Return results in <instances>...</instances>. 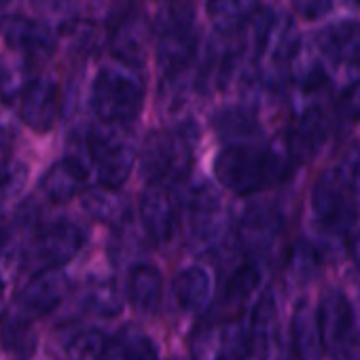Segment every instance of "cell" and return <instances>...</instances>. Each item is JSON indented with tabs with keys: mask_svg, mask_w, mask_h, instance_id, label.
Masks as SVG:
<instances>
[{
	"mask_svg": "<svg viewBox=\"0 0 360 360\" xmlns=\"http://www.w3.org/2000/svg\"><path fill=\"white\" fill-rule=\"evenodd\" d=\"M246 324L257 356L261 360H274L280 347V307L274 290H265L259 297Z\"/></svg>",
	"mask_w": 360,
	"mask_h": 360,
	"instance_id": "7c38bea8",
	"label": "cell"
},
{
	"mask_svg": "<svg viewBox=\"0 0 360 360\" xmlns=\"http://www.w3.org/2000/svg\"><path fill=\"white\" fill-rule=\"evenodd\" d=\"M339 121L343 125H358L360 123V83L352 85L339 100Z\"/></svg>",
	"mask_w": 360,
	"mask_h": 360,
	"instance_id": "e575fe53",
	"label": "cell"
},
{
	"mask_svg": "<svg viewBox=\"0 0 360 360\" xmlns=\"http://www.w3.org/2000/svg\"><path fill=\"white\" fill-rule=\"evenodd\" d=\"M297 79H299V85L301 89L305 91H318L322 89L328 79H326V72L322 70V66L318 62H305L299 66V72H297Z\"/></svg>",
	"mask_w": 360,
	"mask_h": 360,
	"instance_id": "8d00e7d4",
	"label": "cell"
},
{
	"mask_svg": "<svg viewBox=\"0 0 360 360\" xmlns=\"http://www.w3.org/2000/svg\"><path fill=\"white\" fill-rule=\"evenodd\" d=\"M138 208H140L142 227L153 242L165 244L174 240L180 225L178 200L174 198V193H169L159 185H150L142 193Z\"/></svg>",
	"mask_w": 360,
	"mask_h": 360,
	"instance_id": "9c48e42d",
	"label": "cell"
},
{
	"mask_svg": "<svg viewBox=\"0 0 360 360\" xmlns=\"http://www.w3.org/2000/svg\"><path fill=\"white\" fill-rule=\"evenodd\" d=\"M189 345L193 360H246L252 352L248 324L238 318L195 328Z\"/></svg>",
	"mask_w": 360,
	"mask_h": 360,
	"instance_id": "8992f818",
	"label": "cell"
},
{
	"mask_svg": "<svg viewBox=\"0 0 360 360\" xmlns=\"http://www.w3.org/2000/svg\"><path fill=\"white\" fill-rule=\"evenodd\" d=\"M322 269V252L307 240H299L290 246L286 255V274L290 280L305 284L314 280Z\"/></svg>",
	"mask_w": 360,
	"mask_h": 360,
	"instance_id": "f546056e",
	"label": "cell"
},
{
	"mask_svg": "<svg viewBox=\"0 0 360 360\" xmlns=\"http://www.w3.org/2000/svg\"><path fill=\"white\" fill-rule=\"evenodd\" d=\"M333 5H335V0H292L295 13L305 22L322 20L324 15L330 13Z\"/></svg>",
	"mask_w": 360,
	"mask_h": 360,
	"instance_id": "d590c367",
	"label": "cell"
},
{
	"mask_svg": "<svg viewBox=\"0 0 360 360\" xmlns=\"http://www.w3.org/2000/svg\"><path fill=\"white\" fill-rule=\"evenodd\" d=\"M322 347L333 360H360V316L341 288H326L316 309Z\"/></svg>",
	"mask_w": 360,
	"mask_h": 360,
	"instance_id": "3957f363",
	"label": "cell"
},
{
	"mask_svg": "<svg viewBox=\"0 0 360 360\" xmlns=\"http://www.w3.org/2000/svg\"><path fill=\"white\" fill-rule=\"evenodd\" d=\"M212 127L221 136V140H227L231 144L250 142L259 134V119L252 108L248 106H225L212 117Z\"/></svg>",
	"mask_w": 360,
	"mask_h": 360,
	"instance_id": "cb8c5ba5",
	"label": "cell"
},
{
	"mask_svg": "<svg viewBox=\"0 0 360 360\" xmlns=\"http://www.w3.org/2000/svg\"><path fill=\"white\" fill-rule=\"evenodd\" d=\"M110 343V335L98 326H85L72 330L64 341V352L68 360H104Z\"/></svg>",
	"mask_w": 360,
	"mask_h": 360,
	"instance_id": "f1b7e54d",
	"label": "cell"
},
{
	"mask_svg": "<svg viewBox=\"0 0 360 360\" xmlns=\"http://www.w3.org/2000/svg\"><path fill=\"white\" fill-rule=\"evenodd\" d=\"M198 43H200V39H198L193 26L159 34V43H157L159 68L167 77H176L183 70H187L198 56Z\"/></svg>",
	"mask_w": 360,
	"mask_h": 360,
	"instance_id": "2e32d148",
	"label": "cell"
},
{
	"mask_svg": "<svg viewBox=\"0 0 360 360\" xmlns=\"http://www.w3.org/2000/svg\"><path fill=\"white\" fill-rule=\"evenodd\" d=\"M246 360H261V358H259V356H255V358H250V356H248Z\"/></svg>",
	"mask_w": 360,
	"mask_h": 360,
	"instance_id": "b9f144b4",
	"label": "cell"
},
{
	"mask_svg": "<svg viewBox=\"0 0 360 360\" xmlns=\"http://www.w3.org/2000/svg\"><path fill=\"white\" fill-rule=\"evenodd\" d=\"M206 9L217 30L236 32L255 18L259 0H208Z\"/></svg>",
	"mask_w": 360,
	"mask_h": 360,
	"instance_id": "4316f807",
	"label": "cell"
},
{
	"mask_svg": "<svg viewBox=\"0 0 360 360\" xmlns=\"http://www.w3.org/2000/svg\"><path fill=\"white\" fill-rule=\"evenodd\" d=\"M83 309L96 318H117L125 307V297L119 284L112 278L91 280L81 297Z\"/></svg>",
	"mask_w": 360,
	"mask_h": 360,
	"instance_id": "d4e9b609",
	"label": "cell"
},
{
	"mask_svg": "<svg viewBox=\"0 0 360 360\" xmlns=\"http://www.w3.org/2000/svg\"><path fill=\"white\" fill-rule=\"evenodd\" d=\"M0 32H3L5 43L15 49L22 51L26 56H49L56 49V34L53 30L37 20H28V18H5L0 22Z\"/></svg>",
	"mask_w": 360,
	"mask_h": 360,
	"instance_id": "5bb4252c",
	"label": "cell"
},
{
	"mask_svg": "<svg viewBox=\"0 0 360 360\" xmlns=\"http://www.w3.org/2000/svg\"><path fill=\"white\" fill-rule=\"evenodd\" d=\"M290 339L297 360H320L324 354L320 326L316 318V309L307 301H301L295 307L290 320Z\"/></svg>",
	"mask_w": 360,
	"mask_h": 360,
	"instance_id": "44dd1931",
	"label": "cell"
},
{
	"mask_svg": "<svg viewBox=\"0 0 360 360\" xmlns=\"http://www.w3.org/2000/svg\"><path fill=\"white\" fill-rule=\"evenodd\" d=\"M352 255H354V259L360 263V233L354 238V242H352Z\"/></svg>",
	"mask_w": 360,
	"mask_h": 360,
	"instance_id": "f35d334b",
	"label": "cell"
},
{
	"mask_svg": "<svg viewBox=\"0 0 360 360\" xmlns=\"http://www.w3.org/2000/svg\"><path fill=\"white\" fill-rule=\"evenodd\" d=\"M85 246V231L68 221H58L43 227L32 244V259L41 269L62 267L70 263Z\"/></svg>",
	"mask_w": 360,
	"mask_h": 360,
	"instance_id": "ba28073f",
	"label": "cell"
},
{
	"mask_svg": "<svg viewBox=\"0 0 360 360\" xmlns=\"http://www.w3.org/2000/svg\"><path fill=\"white\" fill-rule=\"evenodd\" d=\"M87 148L91 163L96 167V176L102 187L119 189L131 174L136 150L112 125L104 129L91 131L87 138Z\"/></svg>",
	"mask_w": 360,
	"mask_h": 360,
	"instance_id": "52a82bcc",
	"label": "cell"
},
{
	"mask_svg": "<svg viewBox=\"0 0 360 360\" xmlns=\"http://www.w3.org/2000/svg\"><path fill=\"white\" fill-rule=\"evenodd\" d=\"M193 20H195V9L191 0H167L155 18V30L157 34H163L172 30L191 28Z\"/></svg>",
	"mask_w": 360,
	"mask_h": 360,
	"instance_id": "d6a6232c",
	"label": "cell"
},
{
	"mask_svg": "<svg viewBox=\"0 0 360 360\" xmlns=\"http://www.w3.org/2000/svg\"><path fill=\"white\" fill-rule=\"evenodd\" d=\"M89 180L87 165L77 157H64L56 161L41 178V191L53 204H64L85 191Z\"/></svg>",
	"mask_w": 360,
	"mask_h": 360,
	"instance_id": "9a60e30c",
	"label": "cell"
},
{
	"mask_svg": "<svg viewBox=\"0 0 360 360\" xmlns=\"http://www.w3.org/2000/svg\"><path fill=\"white\" fill-rule=\"evenodd\" d=\"M5 140H7V138H5V134H3V131H0V148H3V144H5Z\"/></svg>",
	"mask_w": 360,
	"mask_h": 360,
	"instance_id": "60d3db41",
	"label": "cell"
},
{
	"mask_svg": "<svg viewBox=\"0 0 360 360\" xmlns=\"http://www.w3.org/2000/svg\"><path fill=\"white\" fill-rule=\"evenodd\" d=\"M0 343L20 360H28L37 352L39 337L32 326V316L18 303L0 316Z\"/></svg>",
	"mask_w": 360,
	"mask_h": 360,
	"instance_id": "e0dca14e",
	"label": "cell"
},
{
	"mask_svg": "<svg viewBox=\"0 0 360 360\" xmlns=\"http://www.w3.org/2000/svg\"><path fill=\"white\" fill-rule=\"evenodd\" d=\"M316 45L324 58L345 68H360V22L339 20L316 34Z\"/></svg>",
	"mask_w": 360,
	"mask_h": 360,
	"instance_id": "4fadbf2b",
	"label": "cell"
},
{
	"mask_svg": "<svg viewBox=\"0 0 360 360\" xmlns=\"http://www.w3.org/2000/svg\"><path fill=\"white\" fill-rule=\"evenodd\" d=\"M83 210L98 223L110 227H123L131 217L127 198L110 187H98L87 191L83 198Z\"/></svg>",
	"mask_w": 360,
	"mask_h": 360,
	"instance_id": "603a6c76",
	"label": "cell"
},
{
	"mask_svg": "<svg viewBox=\"0 0 360 360\" xmlns=\"http://www.w3.org/2000/svg\"><path fill=\"white\" fill-rule=\"evenodd\" d=\"M5 288H7V284L3 278H0V301H3V297H5Z\"/></svg>",
	"mask_w": 360,
	"mask_h": 360,
	"instance_id": "ab89813d",
	"label": "cell"
},
{
	"mask_svg": "<svg viewBox=\"0 0 360 360\" xmlns=\"http://www.w3.org/2000/svg\"><path fill=\"white\" fill-rule=\"evenodd\" d=\"M261 280H263V271L257 263L248 261L240 265L225 284V301L233 305L248 301L261 286Z\"/></svg>",
	"mask_w": 360,
	"mask_h": 360,
	"instance_id": "1f68e13d",
	"label": "cell"
},
{
	"mask_svg": "<svg viewBox=\"0 0 360 360\" xmlns=\"http://www.w3.org/2000/svg\"><path fill=\"white\" fill-rule=\"evenodd\" d=\"M161 297H163V278L159 269L146 263L136 265L127 280L129 303L142 314H153L159 309Z\"/></svg>",
	"mask_w": 360,
	"mask_h": 360,
	"instance_id": "7402d4cb",
	"label": "cell"
},
{
	"mask_svg": "<svg viewBox=\"0 0 360 360\" xmlns=\"http://www.w3.org/2000/svg\"><path fill=\"white\" fill-rule=\"evenodd\" d=\"M144 85L127 70L102 68L91 85V110L104 125H129L142 110Z\"/></svg>",
	"mask_w": 360,
	"mask_h": 360,
	"instance_id": "277c9868",
	"label": "cell"
},
{
	"mask_svg": "<svg viewBox=\"0 0 360 360\" xmlns=\"http://www.w3.org/2000/svg\"><path fill=\"white\" fill-rule=\"evenodd\" d=\"M34 5L45 7V9H60V7L68 5V0H34Z\"/></svg>",
	"mask_w": 360,
	"mask_h": 360,
	"instance_id": "74e56055",
	"label": "cell"
},
{
	"mask_svg": "<svg viewBox=\"0 0 360 360\" xmlns=\"http://www.w3.org/2000/svg\"><path fill=\"white\" fill-rule=\"evenodd\" d=\"M360 183V155H349L339 165L324 169L311 189V212L320 229L333 236L347 233L358 219L356 187Z\"/></svg>",
	"mask_w": 360,
	"mask_h": 360,
	"instance_id": "6da1fadb",
	"label": "cell"
},
{
	"mask_svg": "<svg viewBox=\"0 0 360 360\" xmlns=\"http://www.w3.org/2000/svg\"><path fill=\"white\" fill-rule=\"evenodd\" d=\"M193 138L189 131H153L140 150V169L150 183L180 180L189 174Z\"/></svg>",
	"mask_w": 360,
	"mask_h": 360,
	"instance_id": "5b68a950",
	"label": "cell"
},
{
	"mask_svg": "<svg viewBox=\"0 0 360 360\" xmlns=\"http://www.w3.org/2000/svg\"><path fill=\"white\" fill-rule=\"evenodd\" d=\"M144 30L142 24L134 18V11L119 15L112 22L110 45L115 56L125 64H138L144 58Z\"/></svg>",
	"mask_w": 360,
	"mask_h": 360,
	"instance_id": "484cf974",
	"label": "cell"
},
{
	"mask_svg": "<svg viewBox=\"0 0 360 360\" xmlns=\"http://www.w3.org/2000/svg\"><path fill=\"white\" fill-rule=\"evenodd\" d=\"M214 174L231 193L252 195L282 178L284 163L271 148L242 142L229 144L217 155Z\"/></svg>",
	"mask_w": 360,
	"mask_h": 360,
	"instance_id": "7a4b0ae2",
	"label": "cell"
},
{
	"mask_svg": "<svg viewBox=\"0 0 360 360\" xmlns=\"http://www.w3.org/2000/svg\"><path fill=\"white\" fill-rule=\"evenodd\" d=\"M326 140V121L322 110L307 108L303 110L290 127L288 150L295 159L305 161L314 157Z\"/></svg>",
	"mask_w": 360,
	"mask_h": 360,
	"instance_id": "ffe728a7",
	"label": "cell"
},
{
	"mask_svg": "<svg viewBox=\"0 0 360 360\" xmlns=\"http://www.w3.org/2000/svg\"><path fill=\"white\" fill-rule=\"evenodd\" d=\"M104 360H159V347L142 330L125 328L121 335L110 337Z\"/></svg>",
	"mask_w": 360,
	"mask_h": 360,
	"instance_id": "83f0119b",
	"label": "cell"
},
{
	"mask_svg": "<svg viewBox=\"0 0 360 360\" xmlns=\"http://www.w3.org/2000/svg\"><path fill=\"white\" fill-rule=\"evenodd\" d=\"M172 292L176 303L185 311H200L212 301V292H214L212 274L202 265L187 267L180 274H176L172 282Z\"/></svg>",
	"mask_w": 360,
	"mask_h": 360,
	"instance_id": "d6986e66",
	"label": "cell"
},
{
	"mask_svg": "<svg viewBox=\"0 0 360 360\" xmlns=\"http://www.w3.org/2000/svg\"><path fill=\"white\" fill-rule=\"evenodd\" d=\"M174 360H189V358H174Z\"/></svg>",
	"mask_w": 360,
	"mask_h": 360,
	"instance_id": "f6af8a7d",
	"label": "cell"
},
{
	"mask_svg": "<svg viewBox=\"0 0 360 360\" xmlns=\"http://www.w3.org/2000/svg\"><path fill=\"white\" fill-rule=\"evenodd\" d=\"M60 115V91L49 77H37L22 87L20 117L34 131H49Z\"/></svg>",
	"mask_w": 360,
	"mask_h": 360,
	"instance_id": "30bf717a",
	"label": "cell"
},
{
	"mask_svg": "<svg viewBox=\"0 0 360 360\" xmlns=\"http://www.w3.org/2000/svg\"><path fill=\"white\" fill-rule=\"evenodd\" d=\"M178 183V191H176V200L178 204H183L187 210H191L193 214L198 212H212V210H219V193L217 189L206 183V180H189V174L183 176Z\"/></svg>",
	"mask_w": 360,
	"mask_h": 360,
	"instance_id": "4dcf8cb0",
	"label": "cell"
},
{
	"mask_svg": "<svg viewBox=\"0 0 360 360\" xmlns=\"http://www.w3.org/2000/svg\"><path fill=\"white\" fill-rule=\"evenodd\" d=\"M0 244H3V229H0Z\"/></svg>",
	"mask_w": 360,
	"mask_h": 360,
	"instance_id": "7bdbcfd3",
	"label": "cell"
},
{
	"mask_svg": "<svg viewBox=\"0 0 360 360\" xmlns=\"http://www.w3.org/2000/svg\"><path fill=\"white\" fill-rule=\"evenodd\" d=\"M352 3H354V5H360V0H352Z\"/></svg>",
	"mask_w": 360,
	"mask_h": 360,
	"instance_id": "ee69618b",
	"label": "cell"
},
{
	"mask_svg": "<svg viewBox=\"0 0 360 360\" xmlns=\"http://www.w3.org/2000/svg\"><path fill=\"white\" fill-rule=\"evenodd\" d=\"M282 231V217L271 206H252L244 212L238 236L248 250H267Z\"/></svg>",
	"mask_w": 360,
	"mask_h": 360,
	"instance_id": "ac0fdd59",
	"label": "cell"
},
{
	"mask_svg": "<svg viewBox=\"0 0 360 360\" xmlns=\"http://www.w3.org/2000/svg\"><path fill=\"white\" fill-rule=\"evenodd\" d=\"M68 290L70 280L60 267L41 269L18 295V305L30 316H47L64 303Z\"/></svg>",
	"mask_w": 360,
	"mask_h": 360,
	"instance_id": "8fae6325",
	"label": "cell"
},
{
	"mask_svg": "<svg viewBox=\"0 0 360 360\" xmlns=\"http://www.w3.org/2000/svg\"><path fill=\"white\" fill-rule=\"evenodd\" d=\"M28 180V167L22 161L0 163V202H7L18 195Z\"/></svg>",
	"mask_w": 360,
	"mask_h": 360,
	"instance_id": "836d02e7",
	"label": "cell"
}]
</instances>
